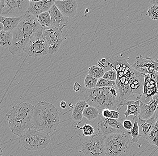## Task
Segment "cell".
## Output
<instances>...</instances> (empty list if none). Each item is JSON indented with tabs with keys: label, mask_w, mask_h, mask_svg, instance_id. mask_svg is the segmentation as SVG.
Returning <instances> with one entry per match:
<instances>
[{
	"label": "cell",
	"mask_w": 158,
	"mask_h": 156,
	"mask_svg": "<svg viewBox=\"0 0 158 156\" xmlns=\"http://www.w3.org/2000/svg\"><path fill=\"white\" fill-rule=\"evenodd\" d=\"M108 65L117 74L116 85L121 100V106L132 97L143 94L145 75L136 70L121 56L111 57Z\"/></svg>",
	"instance_id": "1"
},
{
	"label": "cell",
	"mask_w": 158,
	"mask_h": 156,
	"mask_svg": "<svg viewBox=\"0 0 158 156\" xmlns=\"http://www.w3.org/2000/svg\"><path fill=\"white\" fill-rule=\"evenodd\" d=\"M85 101L96 108L101 114L104 109L118 111L121 107V100L117 86L108 87H96L87 89Z\"/></svg>",
	"instance_id": "2"
},
{
	"label": "cell",
	"mask_w": 158,
	"mask_h": 156,
	"mask_svg": "<svg viewBox=\"0 0 158 156\" xmlns=\"http://www.w3.org/2000/svg\"><path fill=\"white\" fill-rule=\"evenodd\" d=\"M41 27L36 17L27 13L12 31V41L9 47L10 53L15 55L24 52L25 47L31 36Z\"/></svg>",
	"instance_id": "3"
},
{
	"label": "cell",
	"mask_w": 158,
	"mask_h": 156,
	"mask_svg": "<svg viewBox=\"0 0 158 156\" xmlns=\"http://www.w3.org/2000/svg\"><path fill=\"white\" fill-rule=\"evenodd\" d=\"M60 121L59 112L52 103L40 101L35 106L32 120L34 128L49 135L56 131Z\"/></svg>",
	"instance_id": "4"
},
{
	"label": "cell",
	"mask_w": 158,
	"mask_h": 156,
	"mask_svg": "<svg viewBox=\"0 0 158 156\" xmlns=\"http://www.w3.org/2000/svg\"><path fill=\"white\" fill-rule=\"evenodd\" d=\"M34 108L31 103L20 102L8 113L9 126L15 135L20 137L26 131L34 128L32 120Z\"/></svg>",
	"instance_id": "5"
},
{
	"label": "cell",
	"mask_w": 158,
	"mask_h": 156,
	"mask_svg": "<svg viewBox=\"0 0 158 156\" xmlns=\"http://www.w3.org/2000/svg\"><path fill=\"white\" fill-rule=\"evenodd\" d=\"M51 141L50 136L40 130L32 128L19 137V143L27 150L38 151L47 148Z\"/></svg>",
	"instance_id": "6"
},
{
	"label": "cell",
	"mask_w": 158,
	"mask_h": 156,
	"mask_svg": "<svg viewBox=\"0 0 158 156\" xmlns=\"http://www.w3.org/2000/svg\"><path fill=\"white\" fill-rule=\"evenodd\" d=\"M106 156H122L127 151L131 142L126 134H114L105 136Z\"/></svg>",
	"instance_id": "7"
},
{
	"label": "cell",
	"mask_w": 158,
	"mask_h": 156,
	"mask_svg": "<svg viewBox=\"0 0 158 156\" xmlns=\"http://www.w3.org/2000/svg\"><path fill=\"white\" fill-rule=\"evenodd\" d=\"M30 1L27 0H1L0 16L8 18L23 17L27 12Z\"/></svg>",
	"instance_id": "8"
},
{
	"label": "cell",
	"mask_w": 158,
	"mask_h": 156,
	"mask_svg": "<svg viewBox=\"0 0 158 156\" xmlns=\"http://www.w3.org/2000/svg\"><path fill=\"white\" fill-rule=\"evenodd\" d=\"M24 52L33 58L44 57L49 53V47L42 31V27L31 36L24 48Z\"/></svg>",
	"instance_id": "9"
},
{
	"label": "cell",
	"mask_w": 158,
	"mask_h": 156,
	"mask_svg": "<svg viewBox=\"0 0 158 156\" xmlns=\"http://www.w3.org/2000/svg\"><path fill=\"white\" fill-rule=\"evenodd\" d=\"M105 138L96 127L94 135L82 144V152L86 156H106Z\"/></svg>",
	"instance_id": "10"
},
{
	"label": "cell",
	"mask_w": 158,
	"mask_h": 156,
	"mask_svg": "<svg viewBox=\"0 0 158 156\" xmlns=\"http://www.w3.org/2000/svg\"><path fill=\"white\" fill-rule=\"evenodd\" d=\"M98 119L97 127L104 136L127 133V130L123 128L122 123L118 119L104 118L101 115H100Z\"/></svg>",
	"instance_id": "11"
},
{
	"label": "cell",
	"mask_w": 158,
	"mask_h": 156,
	"mask_svg": "<svg viewBox=\"0 0 158 156\" xmlns=\"http://www.w3.org/2000/svg\"><path fill=\"white\" fill-rule=\"evenodd\" d=\"M42 31L49 47V54L54 55L57 53L62 44V30L53 27H42Z\"/></svg>",
	"instance_id": "12"
},
{
	"label": "cell",
	"mask_w": 158,
	"mask_h": 156,
	"mask_svg": "<svg viewBox=\"0 0 158 156\" xmlns=\"http://www.w3.org/2000/svg\"><path fill=\"white\" fill-rule=\"evenodd\" d=\"M145 75L143 94L141 96V102L144 104L148 103L152 100L155 95L158 93L157 85L149 74Z\"/></svg>",
	"instance_id": "13"
},
{
	"label": "cell",
	"mask_w": 158,
	"mask_h": 156,
	"mask_svg": "<svg viewBox=\"0 0 158 156\" xmlns=\"http://www.w3.org/2000/svg\"><path fill=\"white\" fill-rule=\"evenodd\" d=\"M54 4L53 1H30L29 7L27 13L35 17L39 15L49 11Z\"/></svg>",
	"instance_id": "14"
},
{
	"label": "cell",
	"mask_w": 158,
	"mask_h": 156,
	"mask_svg": "<svg viewBox=\"0 0 158 156\" xmlns=\"http://www.w3.org/2000/svg\"><path fill=\"white\" fill-rule=\"evenodd\" d=\"M133 120L138 123L140 136L146 140L149 133L156 125L157 118L156 114H154L151 118L146 120L136 116H134Z\"/></svg>",
	"instance_id": "15"
},
{
	"label": "cell",
	"mask_w": 158,
	"mask_h": 156,
	"mask_svg": "<svg viewBox=\"0 0 158 156\" xmlns=\"http://www.w3.org/2000/svg\"><path fill=\"white\" fill-rule=\"evenodd\" d=\"M48 12L51 17V26L62 30L67 25L69 18L64 15L55 4L53 6Z\"/></svg>",
	"instance_id": "16"
},
{
	"label": "cell",
	"mask_w": 158,
	"mask_h": 156,
	"mask_svg": "<svg viewBox=\"0 0 158 156\" xmlns=\"http://www.w3.org/2000/svg\"><path fill=\"white\" fill-rule=\"evenodd\" d=\"M54 4L58 8L60 11L67 17H73L76 15L77 11V1H56L54 0Z\"/></svg>",
	"instance_id": "17"
},
{
	"label": "cell",
	"mask_w": 158,
	"mask_h": 156,
	"mask_svg": "<svg viewBox=\"0 0 158 156\" xmlns=\"http://www.w3.org/2000/svg\"><path fill=\"white\" fill-rule=\"evenodd\" d=\"M158 104V93L155 95L152 100L146 104H144L140 101V114L139 117L146 120L149 119L155 114Z\"/></svg>",
	"instance_id": "18"
},
{
	"label": "cell",
	"mask_w": 158,
	"mask_h": 156,
	"mask_svg": "<svg viewBox=\"0 0 158 156\" xmlns=\"http://www.w3.org/2000/svg\"><path fill=\"white\" fill-rule=\"evenodd\" d=\"M140 101L141 97H138L136 100H128L122 104V106H127V110L124 113L126 118L131 115L139 117L140 114Z\"/></svg>",
	"instance_id": "19"
},
{
	"label": "cell",
	"mask_w": 158,
	"mask_h": 156,
	"mask_svg": "<svg viewBox=\"0 0 158 156\" xmlns=\"http://www.w3.org/2000/svg\"><path fill=\"white\" fill-rule=\"evenodd\" d=\"M89 105L84 100H79L76 104H74L72 113V118L73 120L77 123H81L84 117V109Z\"/></svg>",
	"instance_id": "20"
},
{
	"label": "cell",
	"mask_w": 158,
	"mask_h": 156,
	"mask_svg": "<svg viewBox=\"0 0 158 156\" xmlns=\"http://www.w3.org/2000/svg\"><path fill=\"white\" fill-rule=\"evenodd\" d=\"M23 17L19 18H8L0 16V23L4 26V30L6 32H12L17 26Z\"/></svg>",
	"instance_id": "21"
},
{
	"label": "cell",
	"mask_w": 158,
	"mask_h": 156,
	"mask_svg": "<svg viewBox=\"0 0 158 156\" xmlns=\"http://www.w3.org/2000/svg\"><path fill=\"white\" fill-rule=\"evenodd\" d=\"M101 115L100 112L95 108L89 105L84 109L83 116L89 121L96 120Z\"/></svg>",
	"instance_id": "22"
},
{
	"label": "cell",
	"mask_w": 158,
	"mask_h": 156,
	"mask_svg": "<svg viewBox=\"0 0 158 156\" xmlns=\"http://www.w3.org/2000/svg\"><path fill=\"white\" fill-rule=\"evenodd\" d=\"M13 39L12 32H6L4 30L0 32V45L4 48L9 47Z\"/></svg>",
	"instance_id": "23"
},
{
	"label": "cell",
	"mask_w": 158,
	"mask_h": 156,
	"mask_svg": "<svg viewBox=\"0 0 158 156\" xmlns=\"http://www.w3.org/2000/svg\"><path fill=\"white\" fill-rule=\"evenodd\" d=\"M142 69H152L158 73V60L157 58L152 59L144 57L141 63Z\"/></svg>",
	"instance_id": "24"
},
{
	"label": "cell",
	"mask_w": 158,
	"mask_h": 156,
	"mask_svg": "<svg viewBox=\"0 0 158 156\" xmlns=\"http://www.w3.org/2000/svg\"><path fill=\"white\" fill-rule=\"evenodd\" d=\"M146 140L151 145L158 147V120L152 130L149 133Z\"/></svg>",
	"instance_id": "25"
},
{
	"label": "cell",
	"mask_w": 158,
	"mask_h": 156,
	"mask_svg": "<svg viewBox=\"0 0 158 156\" xmlns=\"http://www.w3.org/2000/svg\"><path fill=\"white\" fill-rule=\"evenodd\" d=\"M36 19L37 21L42 27H48L51 26V17L48 11L39 15L36 17Z\"/></svg>",
	"instance_id": "26"
},
{
	"label": "cell",
	"mask_w": 158,
	"mask_h": 156,
	"mask_svg": "<svg viewBox=\"0 0 158 156\" xmlns=\"http://www.w3.org/2000/svg\"><path fill=\"white\" fill-rule=\"evenodd\" d=\"M104 74V70L103 68L98 66L93 65L88 69V75L97 79L102 78Z\"/></svg>",
	"instance_id": "27"
},
{
	"label": "cell",
	"mask_w": 158,
	"mask_h": 156,
	"mask_svg": "<svg viewBox=\"0 0 158 156\" xmlns=\"http://www.w3.org/2000/svg\"><path fill=\"white\" fill-rule=\"evenodd\" d=\"M129 133L131 134L132 137V139L130 140L131 144L137 143L140 139L141 136L140 135L138 124L136 121H134L133 128L130 130V132Z\"/></svg>",
	"instance_id": "28"
},
{
	"label": "cell",
	"mask_w": 158,
	"mask_h": 156,
	"mask_svg": "<svg viewBox=\"0 0 158 156\" xmlns=\"http://www.w3.org/2000/svg\"><path fill=\"white\" fill-rule=\"evenodd\" d=\"M98 79L88 74L85 78V85L87 89H91L96 87Z\"/></svg>",
	"instance_id": "29"
},
{
	"label": "cell",
	"mask_w": 158,
	"mask_h": 156,
	"mask_svg": "<svg viewBox=\"0 0 158 156\" xmlns=\"http://www.w3.org/2000/svg\"><path fill=\"white\" fill-rule=\"evenodd\" d=\"M77 128L81 129L82 130L83 136L86 137H90L94 133L95 129L94 126L90 124H86L82 127L81 128L79 126H77Z\"/></svg>",
	"instance_id": "30"
},
{
	"label": "cell",
	"mask_w": 158,
	"mask_h": 156,
	"mask_svg": "<svg viewBox=\"0 0 158 156\" xmlns=\"http://www.w3.org/2000/svg\"><path fill=\"white\" fill-rule=\"evenodd\" d=\"M148 13L151 19L158 20V6L151 5L148 7Z\"/></svg>",
	"instance_id": "31"
},
{
	"label": "cell",
	"mask_w": 158,
	"mask_h": 156,
	"mask_svg": "<svg viewBox=\"0 0 158 156\" xmlns=\"http://www.w3.org/2000/svg\"><path fill=\"white\" fill-rule=\"evenodd\" d=\"M116 86V82L110 81L105 79L103 78H101L98 79L96 87H108L115 86Z\"/></svg>",
	"instance_id": "32"
},
{
	"label": "cell",
	"mask_w": 158,
	"mask_h": 156,
	"mask_svg": "<svg viewBox=\"0 0 158 156\" xmlns=\"http://www.w3.org/2000/svg\"><path fill=\"white\" fill-rule=\"evenodd\" d=\"M102 78L107 80L116 82L117 78V72L115 70L111 69V70L105 73Z\"/></svg>",
	"instance_id": "33"
},
{
	"label": "cell",
	"mask_w": 158,
	"mask_h": 156,
	"mask_svg": "<svg viewBox=\"0 0 158 156\" xmlns=\"http://www.w3.org/2000/svg\"><path fill=\"white\" fill-rule=\"evenodd\" d=\"M122 125L123 128L127 131H130L133 127L132 121L129 120H125L123 121Z\"/></svg>",
	"instance_id": "34"
},
{
	"label": "cell",
	"mask_w": 158,
	"mask_h": 156,
	"mask_svg": "<svg viewBox=\"0 0 158 156\" xmlns=\"http://www.w3.org/2000/svg\"><path fill=\"white\" fill-rule=\"evenodd\" d=\"M119 116H120V114H119L118 111L114 110H110V118H111V119L117 120L119 118Z\"/></svg>",
	"instance_id": "35"
},
{
	"label": "cell",
	"mask_w": 158,
	"mask_h": 156,
	"mask_svg": "<svg viewBox=\"0 0 158 156\" xmlns=\"http://www.w3.org/2000/svg\"><path fill=\"white\" fill-rule=\"evenodd\" d=\"M110 110H110V109H107V108L103 109L101 115L103 116L104 118H110Z\"/></svg>",
	"instance_id": "36"
},
{
	"label": "cell",
	"mask_w": 158,
	"mask_h": 156,
	"mask_svg": "<svg viewBox=\"0 0 158 156\" xmlns=\"http://www.w3.org/2000/svg\"><path fill=\"white\" fill-rule=\"evenodd\" d=\"M81 87L79 83H78L77 82L75 83L74 85V90L75 91L77 92L81 90Z\"/></svg>",
	"instance_id": "37"
},
{
	"label": "cell",
	"mask_w": 158,
	"mask_h": 156,
	"mask_svg": "<svg viewBox=\"0 0 158 156\" xmlns=\"http://www.w3.org/2000/svg\"><path fill=\"white\" fill-rule=\"evenodd\" d=\"M60 106L61 108H62V109H65L67 106V103H66L65 101H62L61 103H60Z\"/></svg>",
	"instance_id": "38"
},
{
	"label": "cell",
	"mask_w": 158,
	"mask_h": 156,
	"mask_svg": "<svg viewBox=\"0 0 158 156\" xmlns=\"http://www.w3.org/2000/svg\"><path fill=\"white\" fill-rule=\"evenodd\" d=\"M151 5H156L158 6V0H152L149 1Z\"/></svg>",
	"instance_id": "39"
},
{
	"label": "cell",
	"mask_w": 158,
	"mask_h": 156,
	"mask_svg": "<svg viewBox=\"0 0 158 156\" xmlns=\"http://www.w3.org/2000/svg\"><path fill=\"white\" fill-rule=\"evenodd\" d=\"M4 26L3 25L2 23H0V32H1L2 31L4 30Z\"/></svg>",
	"instance_id": "40"
},
{
	"label": "cell",
	"mask_w": 158,
	"mask_h": 156,
	"mask_svg": "<svg viewBox=\"0 0 158 156\" xmlns=\"http://www.w3.org/2000/svg\"><path fill=\"white\" fill-rule=\"evenodd\" d=\"M155 114H156L157 118V120H158V108H157L156 110Z\"/></svg>",
	"instance_id": "41"
},
{
	"label": "cell",
	"mask_w": 158,
	"mask_h": 156,
	"mask_svg": "<svg viewBox=\"0 0 158 156\" xmlns=\"http://www.w3.org/2000/svg\"><path fill=\"white\" fill-rule=\"evenodd\" d=\"M69 106L71 108H73L74 105L73 104H72V103H69Z\"/></svg>",
	"instance_id": "42"
},
{
	"label": "cell",
	"mask_w": 158,
	"mask_h": 156,
	"mask_svg": "<svg viewBox=\"0 0 158 156\" xmlns=\"http://www.w3.org/2000/svg\"><path fill=\"white\" fill-rule=\"evenodd\" d=\"M2 149L0 147V156H3L2 155Z\"/></svg>",
	"instance_id": "43"
},
{
	"label": "cell",
	"mask_w": 158,
	"mask_h": 156,
	"mask_svg": "<svg viewBox=\"0 0 158 156\" xmlns=\"http://www.w3.org/2000/svg\"></svg>",
	"instance_id": "44"
}]
</instances>
